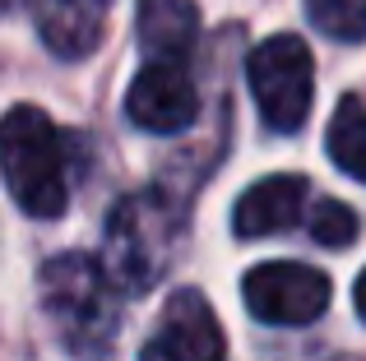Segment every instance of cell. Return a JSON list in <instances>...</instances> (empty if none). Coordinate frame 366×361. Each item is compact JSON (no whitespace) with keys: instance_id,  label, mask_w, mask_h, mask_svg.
<instances>
[{"instance_id":"1","label":"cell","mask_w":366,"mask_h":361,"mask_svg":"<svg viewBox=\"0 0 366 361\" xmlns=\"http://www.w3.org/2000/svg\"><path fill=\"white\" fill-rule=\"evenodd\" d=\"M42 310L56 325L65 352L79 361H102L117 343L121 306H117V283L93 255H56L42 264Z\"/></svg>"},{"instance_id":"2","label":"cell","mask_w":366,"mask_h":361,"mask_svg":"<svg viewBox=\"0 0 366 361\" xmlns=\"http://www.w3.org/2000/svg\"><path fill=\"white\" fill-rule=\"evenodd\" d=\"M181 227H186V213L167 190H134L107 218L102 269L112 273L121 292L139 297L167 273L172 255L181 245Z\"/></svg>"},{"instance_id":"3","label":"cell","mask_w":366,"mask_h":361,"mask_svg":"<svg viewBox=\"0 0 366 361\" xmlns=\"http://www.w3.org/2000/svg\"><path fill=\"white\" fill-rule=\"evenodd\" d=\"M0 176L28 218H61L70 204L65 139L42 107H9L0 116Z\"/></svg>"},{"instance_id":"4","label":"cell","mask_w":366,"mask_h":361,"mask_svg":"<svg viewBox=\"0 0 366 361\" xmlns=\"http://www.w3.org/2000/svg\"><path fill=\"white\" fill-rule=\"evenodd\" d=\"M246 79L269 130L292 135V130L306 126V111H311V98H315V61H311V46L297 33L264 37L246 61Z\"/></svg>"},{"instance_id":"5","label":"cell","mask_w":366,"mask_h":361,"mask_svg":"<svg viewBox=\"0 0 366 361\" xmlns=\"http://www.w3.org/2000/svg\"><path fill=\"white\" fill-rule=\"evenodd\" d=\"M242 297L246 310L264 325H311V320L325 315L330 306V278L311 264H297V260H269L255 264L242 283Z\"/></svg>"},{"instance_id":"6","label":"cell","mask_w":366,"mask_h":361,"mask_svg":"<svg viewBox=\"0 0 366 361\" xmlns=\"http://www.w3.org/2000/svg\"><path fill=\"white\" fill-rule=\"evenodd\" d=\"M227 338L218 329V315L195 288H181L167 297L158 320V334L144 343L139 361H223Z\"/></svg>"},{"instance_id":"7","label":"cell","mask_w":366,"mask_h":361,"mask_svg":"<svg viewBox=\"0 0 366 361\" xmlns=\"http://www.w3.org/2000/svg\"><path fill=\"white\" fill-rule=\"evenodd\" d=\"M125 116L153 135H181L199 116V88L186 74V65L149 61L125 93Z\"/></svg>"},{"instance_id":"8","label":"cell","mask_w":366,"mask_h":361,"mask_svg":"<svg viewBox=\"0 0 366 361\" xmlns=\"http://www.w3.org/2000/svg\"><path fill=\"white\" fill-rule=\"evenodd\" d=\"M306 204H311L306 176H287V172L283 176H264L237 199L232 227H237V236H246V241H255V236H278V232H287V227L302 223Z\"/></svg>"},{"instance_id":"9","label":"cell","mask_w":366,"mask_h":361,"mask_svg":"<svg viewBox=\"0 0 366 361\" xmlns=\"http://www.w3.org/2000/svg\"><path fill=\"white\" fill-rule=\"evenodd\" d=\"M112 0H37V33L61 61H79L107 33Z\"/></svg>"},{"instance_id":"10","label":"cell","mask_w":366,"mask_h":361,"mask_svg":"<svg viewBox=\"0 0 366 361\" xmlns=\"http://www.w3.org/2000/svg\"><path fill=\"white\" fill-rule=\"evenodd\" d=\"M134 33H139V46L153 61L181 65L195 51L199 5L195 0H139V9H134Z\"/></svg>"},{"instance_id":"11","label":"cell","mask_w":366,"mask_h":361,"mask_svg":"<svg viewBox=\"0 0 366 361\" xmlns=\"http://www.w3.org/2000/svg\"><path fill=\"white\" fill-rule=\"evenodd\" d=\"M325 148H330V163L339 172H348L352 180L366 185V102L362 98H339L334 121L325 130Z\"/></svg>"},{"instance_id":"12","label":"cell","mask_w":366,"mask_h":361,"mask_svg":"<svg viewBox=\"0 0 366 361\" xmlns=\"http://www.w3.org/2000/svg\"><path fill=\"white\" fill-rule=\"evenodd\" d=\"M311 24L339 42H362L366 37V0H306Z\"/></svg>"},{"instance_id":"13","label":"cell","mask_w":366,"mask_h":361,"mask_svg":"<svg viewBox=\"0 0 366 361\" xmlns=\"http://www.w3.org/2000/svg\"><path fill=\"white\" fill-rule=\"evenodd\" d=\"M357 232H362V223H357V213H352L348 204H339V199H320V204L311 208V236L320 245H352L357 241Z\"/></svg>"},{"instance_id":"14","label":"cell","mask_w":366,"mask_h":361,"mask_svg":"<svg viewBox=\"0 0 366 361\" xmlns=\"http://www.w3.org/2000/svg\"><path fill=\"white\" fill-rule=\"evenodd\" d=\"M352 301H357V315L366 320V269L357 273V288H352Z\"/></svg>"},{"instance_id":"15","label":"cell","mask_w":366,"mask_h":361,"mask_svg":"<svg viewBox=\"0 0 366 361\" xmlns=\"http://www.w3.org/2000/svg\"><path fill=\"white\" fill-rule=\"evenodd\" d=\"M9 5H14V0H0V14H5V9H9Z\"/></svg>"},{"instance_id":"16","label":"cell","mask_w":366,"mask_h":361,"mask_svg":"<svg viewBox=\"0 0 366 361\" xmlns=\"http://www.w3.org/2000/svg\"><path fill=\"white\" fill-rule=\"evenodd\" d=\"M343 361H362V357H343Z\"/></svg>"}]
</instances>
